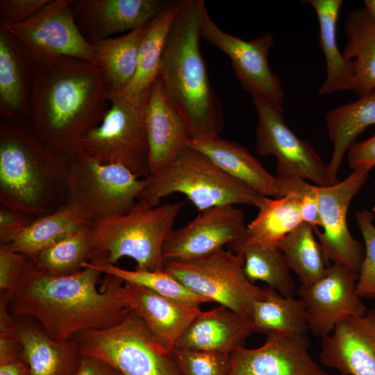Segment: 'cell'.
Here are the masks:
<instances>
[{
  "mask_svg": "<svg viewBox=\"0 0 375 375\" xmlns=\"http://www.w3.org/2000/svg\"><path fill=\"white\" fill-rule=\"evenodd\" d=\"M319 358L341 375H375V308L338 324L321 339Z\"/></svg>",
  "mask_w": 375,
  "mask_h": 375,
  "instance_id": "obj_18",
  "label": "cell"
},
{
  "mask_svg": "<svg viewBox=\"0 0 375 375\" xmlns=\"http://www.w3.org/2000/svg\"><path fill=\"white\" fill-rule=\"evenodd\" d=\"M253 333L251 317L219 305L207 311L201 310L176 347L231 354L243 347Z\"/></svg>",
  "mask_w": 375,
  "mask_h": 375,
  "instance_id": "obj_23",
  "label": "cell"
},
{
  "mask_svg": "<svg viewBox=\"0 0 375 375\" xmlns=\"http://www.w3.org/2000/svg\"><path fill=\"white\" fill-rule=\"evenodd\" d=\"M76 338L83 356L99 359L122 375H181L172 353L131 310L118 324Z\"/></svg>",
  "mask_w": 375,
  "mask_h": 375,
  "instance_id": "obj_7",
  "label": "cell"
},
{
  "mask_svg": "<svg viewBox=\"0 0 375 375\" xmlns=\"http://www.w3.org/2000/svg\"><path fill=\"white\" fill-rule=\"evenodd\" d=\"M358 273L338 263L330 264L314 283L297 290L306 307L308 330L319 338L330 335L340 322L365 315L367 308L359 296Z\"/></svg>",
  "mask_w": 375,
  "mask_h": 375,
  "instance_id": "obj_15",
  "label": "cell"
},
{
  "mask_svg": "<svg viewBox=\"0 0 375 375\" xmlns=\"http://www.w3.org/2000/svg\"><path fill=\"white\" fill-rule=\"evenodd\" d=\"M73 0H50L24 22L0 26L17 38L33 60L59 56L97 62L92 44L80 31L72 10Z\"/></svg>",
  "mask_w": 375,
  "mask_h": 375,
  "instance_id": "obj_12",
  "label": "cell"
},
{
  "mask_svg": "<svg viewBox=\"0 0 375 375\" xmlns=\"http://www.w3.org/2000/svg\"><path fill=\"white\" fill-rule=\"evenodd\" d=\"M358 226L365 242V256L361 263L357 292L362 298L375 299V226L374 216L367 210L357 212Z\"/></svg>",
  "mask_w": 375,
  "mask_h": 375,
  "instance_id": "obj_39",
  "label": "cell"
},
{
  "mask_svg": "<svg viewBox=\"0 0 375 375\" xmlns=\"http://www.w3.org/2000/svg\"><path fill=\"white\" fill-rule=\"evenodd\" d=\"M373 211L375 212V206H374V208H373Z\"/></svg>",
  "mask_w": 375,
  "mask_h": 375,
  "instance_id": "obj_47",
  "label": "cell"
},
{
  "mask_svg": "<svg viewBox=\"0 0 375 375\" xmlns=\"http://www.w3.org/2000/svg\"><path fill=\"white\" fill-rule=\"evenodd\" d=\"M242 254L222 249L208 256L189 261H172L165 269L194 293L238 313L251 317L254 303L265 288L251 282Z\"/></svg>",
  "mask_w": 375,
  "mask_h": 375,
  "instance_id": "obj_10",
  "label": "cell"
},
{
  "mask_svg": "<svg viewBox=\"0 0 375 375\" xmlns=\"http://www.w3.org/2000/svg\"><path fill=\"white\" fill-rule=\"evenodd\" d=\"M106 99L109 105L101 122L81 140L78 151L99 162L122 165L139 178L148 176L144 105H135L123 91L110 89Z\"/></svg>",
  "mask_w": 375,
  "mask_h": 375,
  "instance_id": "obj_9",
  "label": "cell"
},
{
  "mask_svg": "<svg viewBox=\"0 0 375 375\" xmlns=\"http://www.w3.org/2000/svg\"><path fill=\"white\" fill-rule=\"evenodd\" d=\"M307 335L274 333L260 347L235 349L227 375H330L309 352Z\"/></svg>",
  "mask_w": 375,
  "mask_h": 375,
  "instance_id": "obj_17",
  "label": "cell"
},
{
  "mask_svg": "<svg viewBox=\"0 0 375 375\" xmlns=\"http://www.w3.org/2000/svg\"><path fill=\"white\" fill-rule=\"evenodd\" d=\"M300 199L294 194L271 199L262 196L258 214L242 237L228 246V250L242 254L253 248L278 247L283 238L301 222Z\"/></svg>",
  "mask_w": 375,
  "mask_h": 375,
  "instance_id": "obj_26",
  "label": "cell"
},
{
  "mask_svg": "<svg viewBox=\"0 0 375 375\" xmlns=\"http://www.w3.org/2000/svg\"><path fill=\"white\" fill-rule=\"evenodd\" d=\"M329 140L333 144L328 163L333 184L338 183L337 174L350 145L368 126L375 124V88L355 101L341 105L326 114Z\"/></svg>",
  "mask_w": 375,
  "mask_h": 375,
  "instance_id": "obj_29",
  "label": "cell"
},
{
  "mask_svg": "<svg viewBox=\"0 0 375 375\" xmlns=\"http://www.w3.org/2000/svg\"><path fill=\"white\" fill-rule=\"evenodd\" d=\"M252 97L258 115L256 151L262 156L276 158L277 176H295L319 187L333 185L328 164L285 124L281 105L260 96Z\"/></svg>",
  "mask_w": 375,
  "mask_h": 375,
  "instance_id": "obj_11",
  "label": "cell"
},
{
  "mask_svg": "<svg viewBox=\"0 0 375 375\" xmlns=\"http://www.w3.org/2000/svg\"><path fill=\"white\" fill-rule=\"evenodd\" d=\"M0 375H30L20 344L15 340L0 342Z\"/></svg>",
  "mask_w": 375,
  "mask_h": 375,
  "instance_id": "obj_42",
  "label": "cell"
},
{
  "mask_svg": "<svg viewBox=\"0 0 375 375\" xmlns=\"http://www.w3.org/2000/svg\"><path fill=\"white\" fill-rule=\"evenodd\" d=\"M76 375H122L107 363L94 357L83 356Z\"/></svg>",
  "mask_w": 375,
  "mask_h": 375,
  "instance_id": "obj_45",
  "label": "cell"
},
{
  "mask_svg": "<svg viewBox=\"0 0 375 375\" xmlns=\"http://www.w3.org/2000/svg\"><path fill=\"white\" fill-rule=\"evenodd\" d=\"M347 43L342 52L353 61L356 89L361 97L375 88V22L365 8L351 10L344 24Z\"/></svg>",
  "mask_w": 375,
  "mask_h": 375,
  "instance_id": "obj_31",
  "label": "cell"
},
{
  "mask_svg": "<svg viewBox=\"0 0 375 375\" xmlns=\"http://www.w3.org/2000/svg\"><path fill=\"white\" fill-rule=\"evenodd\" d=\"M84 267L70 274L51 275L42 272L32 257L15 286L1 294L10 314L30 317L51 338L64 341L79 334L112 326L129 312L119 291L124 281Z\"/></svg>",
  "mask_w": 375,
  "mask_h": 375,
  "instance_id": "obj_1",
  "label": "cell"
},
{
  "mask_svg": "<svg viewBox=\"0 0 375 375\" xmlns=\"http://www.w3.org/2000/svg\"><path fill=\"white\" fill-rule=\"evenodd\" d=\"M142 187V178L122 165L99 162L79 151L68 160L67 203L90 224L127 212Z\"/></svg>",
  "mask_w": 375,
  "mask_h": 375,
  "instance_id": "obj_8",
  "label": "cell"
},
{
  "mask_svg": "<svg viewBox=\"0 0 375 375\" xmlns=\"http://www.w3.org/2000/svg\"><path fill=\"white\" fill-rule=\"evenodd\" d=\"M247 225L243 212L233 205L210 208L169 233L163 247L165 264L208 256L238 241Z\"/></svg>",
  "mask_w": 375,
  "mask_h": 375,
  "instance_id": "obj_16",
  "label": "cell"
},
{
  "mask_svg": "<svg viewBox=\"0 0 375 375\" xmlns=\"http://www.w3.org/2000/svg\"><path fill=\"white\" fill-rule=\"evenodd\" d=\"M142 181L138 201L151 206H159L163 198L175 193L186 196L200 211L225 205L256 207L262 197L189 147L165 168Z\"/></svg>",
  "mask_w": 375,
  "mask_h": 375,
  "instance_id": "obj_6",
  "label": "cell"
},
{
  "mask_svg": "<svg viewBox=\"0 0 375 375\" xmlns=\"http://www.w3.org/2000/svg\"><path fill=\"white\" fill-rule=\"evenodd\" d=\"M201 37L226 54L242 88L252 96H260L282 104L285 92L278 76L269 66L268 53L274 37L266 33L250 41L222 31L210 18L206 6L200 22Z\"/></svg>",
  "mask_w": 375,
  "mask_h": 375,
  "instance_id": "obj_13",
  "label": "cell"
},
{
  "mask_svg": "<svg viewBox=\"0 0 375 375\" xmlns=\"http://www.w3.org/2000/svg\"><path fill=\"white\" fill-rule=\"evenodd\" d=\"M15 335L30 375H76L83 356L76 338L56 340L38 324L19 319Z\"/></svg>",
  "mask_w": 375,
  "mask_h": 375,
  "instance_id": "obj_24",
  "label": "cell"
},
{
  "mask_svg": "<svg viewBox=\"0 0 375 375\" xmlns=\"http://www.w3.org/2000/svg\"><path fill=\"white\" fill-rule=\"evenodd\" d=\"M278 247L301 285L308 286L319 280L329 265L315 239L314 228L307 223L301 222L283 238Z\"/></svg>",
  "mask_w": 375,
  "mask_h": 375,
  "instance_id": "obj_34",
  "label": "cell"
},
{
  "mask_svg": "<svg viewBox=\"0 0 375 375\" xmlns=\"http://www.w3.org/2000/svg\"><path fill=\"white\" fill-rule=\"evenodd\" d=\"M369 170H353L344 180L317 186V203L322 232L314 231L328 264L338 263L356 272L365 256V247L351 235L347 224L351 201L365 183Z\"/></svg>",
  "mask_w": 375,
  "mask_h": 375,
  "instance_id": "obj_14",
  "label": "cell"
},
{
  "mask_svg": "<svg viewBox=\"0 0 375 375\" xmlns=\"http://www.w3.org/2000/svg\"><path fill=\"white\" fill-rule=\"evenodd\" d=\"M68 160L35 135L27 124L1 119L0 200L28 216L42 214L58 187L66 185Z\"/></svg>",
  "mask_w": 375,
  "mask_h": 375,
  "instance_id": "obj_4",
  "label": "cell"
},
{
  "mask_svg": "<svg viewBox=\"0 0 375 375\" xmlns=\"http://www.w3.org/2000/svg\"><path fill=\"white\" fill-rule=\"evenodd\" d=\"M108 85L98 62L59 56L33 60L27 125L38 139L67 160L101 122Z\"/></svg>",
  "mask_w": 375,
  "mask_h": 375,
  "instance_id": "obj_2",
  "label": "cell"
},
{
  "mask_svg": "<svg viewBox=\"0 0 375 375\" xmlns=\"http://www.w3.org/2000/svg\"><path fill=\"white\" fill-rule=\"evenodd\" d=\"M253 332L307 335V313L301 299L285 297L265 287L262 298L256 301L251 314Z\"/></svg>",
  "mask_w": 375,
  "mask_h": 375,
  "instance_id": "obj_30",
  "label": "cell"
},
{
  "mask_svg": "<svg viewBox=\"0 0 375 375\" xmlns=\"http://www.w3.org/2000/svg\"><path fill=\"white\" fill-rule=\"evenodd\" d=\"M145 25L123 36L90 42L94 49L97 62L104 69L108 89L123 91L133 79Z\"/></svg>",
  "mask_w": 375,
  "mask_h": 375,
  "instance_id": "obj_33",
  "label": "cell"
},
{
  "mask_svg": "<svg viewBox=\"0 0 375 375\" xmlns=\"http://www.w3.org/2000/svg\"><path fill=\"white\" fill-rule=\"evenodd\" d=\"M29 260V256L18 253L7 244L0 245V290L8 293L15 286Z\"/></svg>",
  "mask_w": 375,
  "mask_h": 375,
  "instance_id": "obj_40",
  "label": "cell"
},
{
  "mask_svg": "<svg viewBox=\"0 0 375 375\" xmlns=\"http://www.w3.org/2000/svg\"><path fill=\"white\" fill-rule=\"evenodd\" d=\"M244 269L248 279L262 281L285 297H294L295 284L286 259L278 247L245 251Z\"/></svg>",
  "mask_w": 375,
  "mask_h": 375,
  "instance_id": "obj_36",
  "label": "cell"
},
{
  "mask_svg": "<svg viewBox=\"0 0 375 375\" xmlns=\"http://www.w3.org/2000/svg\"><path fill=\"white\" fill-rule=\"evenodd\" d=\"M162 0H73L76 22L88 41L147 24L168 4Z\"/></svg>",
  "mask_w": 375,
  "mask_h": 375,
  "instance_id": "obj_19",
  "label": "cell"
},
{
  "mask_svg": "<svg viewBox=\"0 0 375 375\" xmlns=\"http://www.w3.org/2000/svg\"><path fill=\"white\" fill-rule=\"evenodd\" d=\"M365 10L375 22V0H366L364 1Z\"/></svg>",
  "mask_w": 375,
  "mask_h": 375,
  "instance_id": "obj_46",
  "label": "cell"
},
{
  "mask_svg": "<svg viewBox=\"0 0 375 375\" xmlns=\"http://www.w3.org/2000/svg\"><path fill=\"white\" fill-rule=\"evenodd\" d=\"M84 267L94 268L101 274H109L121 278L124 282L132 283L169 299L190 307H200L210 301L194 293L181 283L165 269L155 271L128 270L115 265H94L85 262Z\"/></svg>",
  "mask_w": 375,
  "mask_h": 375,
  "instance_id": "obj_35",
  "label": "cell"
},
{
  "mask_svg": "<svg viewBox=\"0 0 375 375\" xmlns=\"http://www.w3.org/2000/svg\"><path fill=\"white\" fill-rule=\"evenodd\" d=\"M188 147L206 155L224 172L258 194L280 197L276 176L269 174L243 146L212 135L191 139Z\"/></svg>",
  "mask_w": 375,
  "mask_h": 375,
  "instance_id": "obj_25",
  "label": "cell"
},
{
  "mask_svg": "<svg viewBox=\"0 0 375 375\" xmlns=\"http://www.w3.org/2000/svg\"><path fill=\"white\" fill-rule=\"evenodd\" d=\"M180 4L181 0L169 1L167 6L144 26L136 72L123 90L126 98L135 105H144L151 88L158 76L164 45Z\"/></svg>",
  "mask_w": 375,
  "mask_h": 375,
  "instance_id": "obj_27",
  "label": "cell"
},
{
  "mask_svg": "<svg viewBox=\"0 0 375 375\" xmlns=\"http://www.w3.org/2000/svg\"><path fill=\"white\" fill-rule=\"evenodd\" d=\"M33 74V60L27 49L0 28L1 119L27 124Z\"/></svg>",
  "mask_w": 375,
  "mask_h": 375,
  "instance_id": "obj_22",
  "label": "cell"
},
{
  "mask_svg": "<svg viewBox=\"0 0 375 375\" xmlns=\"http://www.w3.org/2000/svg\"><path fill=\"white\" fill-rule=\"evenodd\" d=\"M119 295L129 310L144 322L156 339L171 353L201 310L200 307L181 304L129 282H124Z\"/></svg>",
  "mask_w": 375,
  "mask_h": 375,
  "instance_id": "obj_21",
  "label": "cell"
},
{
  "mask_svg": "<svg viewBox=\"0 0 375 375\" xmlns=\"http://www.w3.org/2000/svg\"><path fill=\"white\" fill-rule=\"evenodd\" d=\"M319 24V43L326 65V77L319 90L320 94L356 89L353 61L339 50L336 41V24L342 0H309Z\"/></svg>",
  "mask_w": 375,
  "mask_h": 375,
  "instance_id": "obj_28",
  "label": "cell"
},
{
  "mask_svg": "<svg viewBox=\"0 0 375 375\" xmlns=\"http://www.w3.org/2000/svg\"><path fill=\"white\" fill-rule=\"evenodd\" d=\"M172 356L181 375H227L231 354L176 347Z\"/></svg>",
  "mask_w": 375,
  "mask_h": 375,
  "instance_id": "obj_38",
  "label": "cell"
},
{
  "mask_svg": "<svg viewBox=\"0 0 375 375\" xmlns=\"http://www.w3.org/2000/svg\"><path fill=\"white\" fill-rule=\"evenodd\" d=\"M50 0H1L0 26L18 24L37 13Z\"/></svg>",
  "mask_w": 375,
  "mask_h": 375,
  "instance_id": "obj_41",
  "label": "cell"
},
{
  "mask_svg": "<svg viewBox=\"0 0 375 375\" xmlns=\"http://www.w3.org/2000/svg\"><path fill=\"white\" fill-rule=\"evenodd\" d=\"M347 158L352 169L370 171L375 167V134L366 140L353 142L347 151Z\"/></svg>",
  "mask_w": 375,
  "mask_h": 375,
  "instance_id": "obj_43",
  "label": "cell"
},
{
  "mask_svg": "<svg viewBox=\"0 0 375 375\" xmlns=\"http://www.w3.org/2000/svg\"><path fill=\"white\" fill-rule=\"evenodd\" d=\"M90 225L64 238L32 257L42 272L51 275H65L83 269L89 261Z\"/></svg>",
  "mask_w": 375,
  "mask_h": 375,
  "instance_id": "obj_37",
  "label": "cell"
},
{
  "mask_svg": "<svg viewBox=\"0 0 375 375\" xmlns=\"http://www.w3.org/2000/svg\"><path fill=\"white\" fill-rule=\"evenodd\" d=\"M144 121L149 146V174L168 165L188 147V126L167 97L160 78L153 83L144 106Z\"/></svg>",
  "mask_w": 375,
  "mask_h": 375,
  "instance_id": "obj_20",
  "label": "cell"
},
{
  "mask_svg": "<svg viewBox=\"0 0 375 375\" xmlns=\"http://www.w3.org/2000/svg\"><path fill=\"white\" fill-rule=\"evenodd\" d=\"M90 224L66 203L32 222L10 243L5 244L15 251L33 257Z\"/></svg>",
  "mask_w": 375,
  "mask_h": 375,
  "instance_id": "obj_32",
  "label": "cell"
},
{
  "mask_svg": "<svg viewBox=\"0 0 375 375\" xmlns=\"http://www.w3.org/2000/svg\"><path fill=\"white\" fill-rule=\"evenodd\" d=\"M30 216L5 207L0 210L1 244L10 243L31 222Z\"/></svg>",
  "mask_w": 375,
  "mask_h": 375,
  "instance_id": "obj_44",
  "label": "cell"
},
{
  "mask_svg": "<svg viewBox=\"0 0 375 375\" xmlns=\"http://www.w3.org/2000/svg\"><path fill=\"white\" fill-rule=\"evenodd\" d=\"M203 0H181L167 35L158 78L167 98L184 119L191 139L219 135L224 125L216 95L200 51Z\"/></svg>",
  "mask_w": 375,
  "mask_h": 375,
  "instance_id": "obj_3",
  "label": "cell"
},
{
  "mask_svg": "<svg viewBox=\"0 0 375 375\" xmlns=\"http://www.w3.org/2000/svg\"><path fill=\"white\" fill-rule=\"evenodd\" d=\"M183 204L151 206L137 201L127 212L91 224L88 262L115 265L128 257L136 270L165 269L163 247Z\"/></svg>",
  "mask_w": 375,
  "mask_h": 375,
  "instance_id": "obj_5",
  "label": "cell"
}]
</instances>
